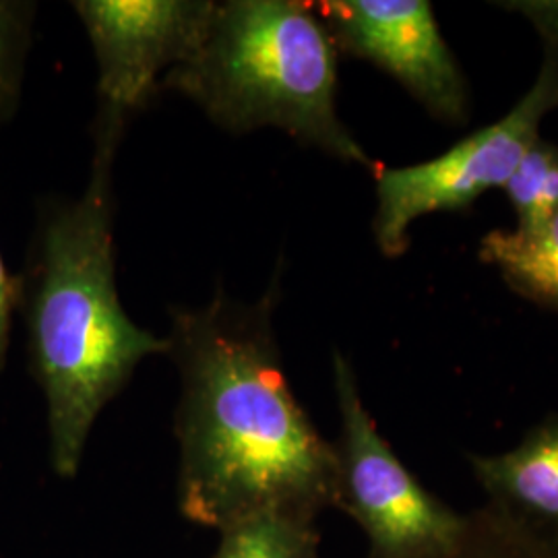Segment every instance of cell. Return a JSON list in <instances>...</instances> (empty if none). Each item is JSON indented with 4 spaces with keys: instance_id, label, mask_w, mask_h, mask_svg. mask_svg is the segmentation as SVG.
Wrapping results in <instances>:
<instances>
[{
    "instance_id": "obj_10",
    "label": "cell",
    "mask_w": 558,
    "mask_h": 558,
    "mask_svg": "<svg viewBox=\"0 0 558 558\" xmlns=\"http://www.w3.org/2000/svg\"><path fill=\"white\" fill-rule=\"evenodd\" d=\"M211 558H320L317 521L263 511L223 527Z\"/></svg>"
},
{
    "instance_id": "obj_12",
    "label": "cell",
    "mask_w": 558,
    "mask_h": 558,
    "mask_svg": "<svg viewBox=\"0 0 558 558\" xmlns=\"http://www.w3.org/2000/svg\"><path fill=\"white\" fill-rule=\"evenodd\" d=\"M38 4L0 0V126L20 108Z\"/></svg>"
},
{
    "instance_id": "obj_4",
    "label": "cell",
    "mask_w": 558,
    "mask_h": 558,
    "mask_svg": "<svg viewBox=\"0 0 558 558\" xmlns=\"http://www.w3.org/2000/svg\"><path fill=\"white\" fill-rule=\"evenodd\" d=\"M339 412L336 509L356 521L368 539L366 558H435L456 546L465 513L426 490L379 433L354 366L341 352L331 360Z\"/></svg>"
},
{
    "instance_id": "obj_15",
    "label": "cell",
    "mask_w": 558,
    "mask_h": 558,
    "mask_svg": "<svg viewBox=\"0 0 558 558\" xmlns=\"http://www.w3.org/2000/svg\"><path fill=\"white\" fill-rule=\"evenodd\" d=\"M478 558H490V557H478Z\"/></svg>"
},
{
    "instance_id": "obj_2",
    "label": "cell",
    "mask_w": 558,
    "mask_h": 558,
    "mask_svg": "<svg viewBox=\"0 0 558 558\" xmlns=\"http://www.w3.org/2000/svg\"><path fill=\"white\" fill-rule=\"evenodd\" d=\"M124 124L94 119V160L77 199L40 207L20 313L32 375L46 401L50 465L77 478L104 408L149 356H168V339L131 319L119 299L114 251V161Z\"/></svg>"
},
{
    "instance_id": "obj_9",
    "label": "cell",
    "mask_w": 558,
    "mask_h": 558,
    "mask_svg": "<svg viewBox=\"0 0 558 558\" xmlns=\"http://www.w3.org/2000/svg\"><path fill=\"white\" fill-rule=\"evenodd\" d=\"M480 259L523 299L558 313V214L534 228L488 232L480 242Z\"/></svg>"
},
{
    "instance_id": "obj_14",
    "label": "cell",
    "mask_w": 558,
    "mask_h": 558,
    "mask_svg": "<svg viewBox=\"0 0 558 558\" xmlns=\"http://www.w3.org/2000/svg\"><path fill=\"white\" fill-rule=\"evenodd\" d=\"M502 7L532 21L544 48L558 52V2H505Z\"/></svg>"
},
{
    "instance_id": "obj_1",
    "label": "cell",
    "mask_w": 558,
    "mask_h": 558,
    "mask_svg": "<svg viewBox=\"0 0 558 558\" xmlns=\"http://www.w3.org/2000/svg\"><path fill=\"white\" fill-rule=\"evenodd\" d=\"M278 299L276 271L259 302L218 292L199 308H170L168 356L180 377L177 505L201 527L221 532L263 511L317 521L336 509V445L286 377Z\"/></svg>"
},
{
    "instance_id": "obj_6",
    "label": "cell",
    "mask_w": 558,
    "mask_h": 558,
    "mask_svg": "<svg viewBox=\"0 0 558 558\" xmlns=\"http://www.w3.org/2000/svg\"><path fill=\"white\" fill-rule=\"evenodd\" d=\"M98 62L100 119L124 126L156 100L170 69L197 46L214 0H77Z\"/></svg>"
},
{
    "instance_id": "obj_3",
    "label": "cell",
    "mask_w": 558,
    "mask_h": 558,
    "mask_svg": "<svg viewBox=\"0 0 558 558\" xmlns=\"http://www.w3.org/2000/svg\"><path fill=\"white\" fill-rule=\"evenodd\" d=\"M339 52L300 0H214L197 46L161 89L195 101L223 131L279 129L306 147L373 174V160L338 114Z\"/></svg>"
},
{
    "instance_id": "obj_8",
    "label": "cell",
    "mask_w": 558,
    "mask_h": 558,
    "mask_svg": "<svg viewBox=\"0 0 558 558\" xmlns=\"http://www.w3.org/2000/svg\"><path fill=\"white\" fill-rule=\"evenodd\" d=\"M468 461L488 505L558 539V414L532 426L513 449Z\"/></svg>"
},
{
    "instance_id": "obj_7",
    "label": "cell",
    "mask_w": 558,
    "mask_h": 558,
    "mask_svg": "<svg viewBox=\"0 0 558 558\" xmlns=\"http://www.w3.org/2000/svg\"><path fill=\"white\" fill-rule=\"evenodd\" d=\"M313 9L339 54L379 66L440 122L468 120V83L430 2L320 0Z\"/></svg>"
},
{
    "instance_id": "obj_11",
    "label": "cell",
    "mask_w": 558,
    "mask_h": 558,
    "mask_svg": "<svg viewBox=\"0 0 558 558\" xmlns=\"http://www.w3.org/2000/svg\"><path fill=\"white\" fill-rule=\"evenodd\" d=\"M518 223L515 228H534L558 214V145L553 141H534L525 156L502 186Z\"/></svg>"
},
{
    "instance_id": "obj_13",
    "label": "cell",
    "mask_w": 558,
    "mask_h": 558,
    "mask_svg": "<svg viewBox=\"0 0 558 558\" xmlns=\"http://www.w3.org/2000/svg\"><path fill=\"white\" fill-rule=\"evenodd\" d=\"M20 276H13L0 253V373L7 366L13 320L20 313Z\"/></svg>"
},
{
    "instance_id": "obj_5",
    "label": "cell",
    "mask_w": 558,
    "mask_h": 558,
    "mask_svg": "<svg viewBox=\"0 0 558 558\" xmlns=\"http://www.w3.org/2000/svg\"><path fill=\"white\" fill-rule=\"evenodd\" d=\"M558 108V52L544 48L538 77L502 119L459 141L433 160L375 172L377 211L373 234L387 259L410 246L414 221L458 211L484 193L502 189L525 151L539 140V124Z\"/></svg>"
}]
</instances>
